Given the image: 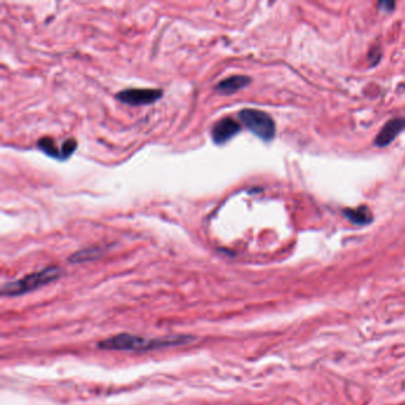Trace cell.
I'll return each instance as SVG.
<instances>
[{
  "label": "cell",
  "instance_id": "9c48e42d",
  "mask_svg": "<svg viewBox=\"0 0 405 405\" xmlns=\"http://www.w3.org/2000/svg\"><path fill=\"white\" fill-rule=\"evenodd\" d=\"M346 218L354 225H368L372 221V213L367 207H359L357 209H347L344 212Z\"/></svg>",
  "mask_w": 405,
  "mask_h": 405
},
{
  "label": "cell",
  "instance_id": "3957f363",
  "mask_svg": "<svg viewBox=\"0 0 405 405\" xmlns=\"http://www.w3.org/2000/svg\"><path fill=\"white\" fill-rule=\"evenodd\" d=\"M239 119L252 133L265 142L271 141L276 133V125L267 113L259 109L245 108L239 112Z\"/></svg>",
  "mask_w": 405,
  "mask_h": 405
},
{
  "label": "cell",
  "instance_id": "52a82bcc",
  "mask_svg": "<svg viewBox=\"0 0 405 405\" xmlns=\"http://www.w3.org/2000/svg\"><path fill=\"white\" fill-rule=\"evenodd\" d=\"M405 128V118H396L386 122V125L381 128V131L378 134V137L374 141V144L377 147H387L394 138L397 137L398 133L401 129Z\"/></svg>",
  "mask_w": 405,
  "mask_h": 405
},
{
  "label": "cell",
  "instance_id": "8fae6325",
  "mask_svg": "<svg viewBox=\"0 0 405 405\" xmlns=\"http://www.w3.org/2000/svg\"><path fill=\"white\" fill-rule=\"evenodd\" d=\"M379 6H384V9L386 10V11H392V10L394 9V6H396V4L392 2H385V3H380Z\"/></svg>",
  "mask_w": 405,
  "mask_h": 405
},
{
  "label": "cell",
  "instance_id": "5b68a950",
  "mask_svg": "<svg viewBox=\"0 0 405 405\" xmlns=\"http://www.w3.org/2000/svg\"><path fill=\"white\" fill-rule=\"evenodd\" d=\"M38 148L41 149L43 152L49 155L52 158L59 159V161H64L71 156L75 149L78 148V143L74 139H68L62 144L61 148H56L55 141L50 137H43L37 143Z\"/></svg>",
  "mask_w": 405,
  "mask_h": 405
},
{
  "label": "cell",
  "instance_id": "8992f818",
  "mask_svg": "<svg viewBox=\"0 0 405 405\" xmlns=\"http://www.w3.org/2000/svg\"><path fill=\"white\" fill-rule=\"evenodd\" d=\"M240 129V124H238L234 119L230 117L222 118L215 122L213 127H212V139H213L215 144L222 145L231 141L234 136H237Z\"/></svg>",
  "mask_w": 405,
  "mask_h": 405
},
{
  "label": "cell",
  "instance_id": "30bf717a",
  "mask_svg": "<svg viewBox=\"0 0 405 405\" xmlns=\"http://www.w3.org/2000/svg\"><path fill=\"white\" fill-rule=\"evenodd\" d=\"M102 254H104V250H102V248L99 247L84 248V250H80L78 252H75L74 254H72L71 257H69V261H71V263H85V261L95 260V259L100 258Z\"/></svg>",
  "mask_w": 405,
  "mask_h": 405
},
{
  "label": "cell",
  "instance_id": "277c9868",
  "mask_svg": "<svg viewBox=\"0 0 405 405\" xmlns=\"http://www.w3.org/2000/svg\"><path fill=\"white\" fill-rule=\"evenodd\" d=\"M163 95L161 89H151V88H129L125 91L119 92L115 98L119 101L131 106H142V105H151L156 102Z\"/></svg>",
  "mask_w": 405,
  "mask_h": 405
},
{
  "label": "cell",
  "instance_id": "7a4b0ae2",
  "mask_svg": "<svg viewBox=\"0 0 405 405\" xmlns=\"http://www.w3.org/2000/svg\"><path fill=\"white\" fill-rule=\"evenodd\" d=\"M62 274V268L58 266L45 267L41 271L28 275V276L23 277L21 280L5 283L2 287V295L6 297H16L26 293H31L36 289H39L46 284H50L52 282L57 281L58 278H61Z\"/></svg>",
  "mask_w": 405,
  "mask_h": 405
},
{
  "label": "cell",
  "instance_id": "6da1fadb",
  "mask_svg": "<svg viewBox=\"0 0 405 405\" xmlns=\"http://www.w3.org/2000/svg\"><path fill=\"white\" fill-rule=\"evenodd\" d=\"M194 340V336L178 335V336L162 337V339H145L127 333L117 334L98 344V348L105 351H150L157 348L187 345Z\"/></svg>",
  "mask_w": 405,
  "mask_h": 405
},
{
  "label": "cell",
  "instance_id": "ba28073f",
  "mask_svg": "<svg viewBox=\"0 0 405 405\" xmlns=\"http://www.w3.org/2000/svg\"><path fill=\"white\" fill-rule=\"evenodd\" d=\"M251 82V79L248 76L245 75H234L231 76V78L224 79L222 81L219 82V84L215 86V89L220 93V94L224 95H231L234 94L235 92L240 91L244 87Z\"/></svg>",
  "mask_w": 405,
  "mask_h": 405
}]
</instances>
